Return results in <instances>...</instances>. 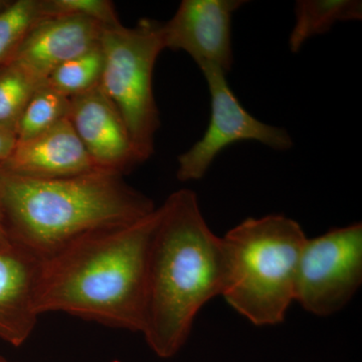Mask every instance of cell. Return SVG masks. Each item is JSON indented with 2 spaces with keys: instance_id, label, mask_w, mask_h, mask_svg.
Segmentation results:
<instances>
[{
  "instance_id": "16",
  "label": "cell",
  "mask_w": 362,
  "mask_h": 362,
  "mask_svg": "<svg viewBox=\"0 0 362 362\" xmlns=\"http://www.w3.org/2000/svg\"><path fill=\"white\" fill-rule=\"evenodd\" d=\"M103 66V52L99 44L58 66L45 83L66 97L78 96L99 86Z\"/></svg>"
},
{
  "instance_id": "2",
  "label": "cell",
  "mask_w": 362,
  "mask_h": 362,
  "mask_svg": "<svg viewBox=\"0 0 362 362\" xmlns=\"http://www.w3.org/2000/svg\"><path fill=\"white\" fill-rule=\"evenodd\" d=\"M159 209L76 240L42 259L35 306L141 332L147 262Z\"/></svg>"
},
{
  "instance_id": "7",
  "label": "cell",
  "mask_w": 362,
  "mask_h": 362,
  "mask_svg": "<svg viewBox=\"0 0 362 362\" xmlns=\"http://www.w3.org/2000/svg\"><path fill=\"white\" fill-rule=\"evenodd\" d=\"M202 71L211 95V119L201 139L177 157L178 180H201L216 156L233 143L256 141L276 151L292 148L287 130L262 122L242 106L223 71L206 66Z\"/></svg>"
},
{
  "instance_id": "18",
  "label": "cell",
  "mask_w": 362,
  "mask_h": 362,
  "mask_svg": "<svg viewBox=\"0 0 362 362\" xmlns=\"http://www.w3.org/2000/svg\"><path fill=\"white\" fill-rule=\"evenodd\" d=\"M45 18L78 16L96 21L103 28L122 25L110 0H42Z\"/></svg>"
},
{
  "instance_id": "14",
  "label": "cell",
  "mask_w": 362,
  "mask_h": 362,
  "mask_svg": "<svg viewBox=\"0 0 362 362\" xmlns=\"http://www.w3.org/2000/svg\"><path fill=\"white\" fill-rule=\"evenodd\" d=\"M71 98L47 83L40 85L26 104L16 128L18 141L26 140L51 129L68 119Z\"/></svg>"
},
{
  "instance_id": "19",
  "label": "cell",
  "mask_w": 362,
  "mask_h": 362,
  "mask_svg": "<svg viewBox=\"0 0 362 362\" xmlns=\"http://www.w3.org/2000/svg\"><path fill=\"white\" fill-rule=\"evenodd\" d=\"M16 142L18 138L14 131L0 127V163L8 158L16 147Z\"/></svg>"
},
{
  "instance_id": "5",
  "label": "cell",
  "mask_w": 362,
  "mask_h": 362,
  "mask_svg": "<svg viewBox=\"0 0 362 362\" xmlns=\"http://www.w3.org/2000/svg\"><path fill=\"white\" fill-rule=\"evenodd\" d=\"M163 23L142 18L132 28H104L99 88L122 117L140 164L154 152L160 117L153 93L157 59L165 49Z\"/></svg>"
},
{
  "instance_id": "21",
  "label": "cell",
  "mask_w": 362,
  "mask_h": 362,
  "mask_svg": "<svg viewBox=\"0 0 362 362\" xmlns=\"http://www.w3.org/2000/svg\"><path fill=\"white\" fill-rule=\"evenodd\" d=\"M8 4V0H0V11Z\"/></svg>"
},
{
  "instance_id": "3",
  "label": "cell",
  "mask_w": 362,
  "mask_h": 362,
  "mask_svg": "<svg viewBox=\"0 0 362 362\" xmlns=\"http://www.w3.org/2000/svg\"><path fill=\"white\" fill-rule=\"evenodd\" d=\"M0 209L11 240L45 259L90 233L142 220L156 206L115 173L35 180L0 168Z\"/></svg>"
},
{
  "instance_id": "1",
  "label": "cell",
  "mask_w": 362,
  "mask_h": 362,
  "mask_svg": "<svg viewBox=\"0 0 362 362\" xmlns=\"http://www.w3.org/2000/svg\"><path fill=\"white\" fill-rule=\"evenodd\" d=\"M158 209L140 333L168 359L185 346L202 307L223 294L226 258L223 238L207 225L192 190L173 192Z\"/></svg>"
},
{
  "instance_id": "22",
  "label": "cell",
  "mask_w": 362,
  "mask_h": 362,
  "mask_svg": "<svg viewBox=\"0 0 362 362\" xmlns=\"http://www.w3.org/2000/svg\"><path fill=\"white\" fill-rule=\"evenodd\" d=\"M0 362H14V361H9V359H7L6 357H4V356H1V354H0Z\"/></svg>"
},
{
  "instance_id": "10",
  "label": "cell",
  "mask_w": 362,
  "mask_h": 362,
  "mask_svg": "<svg viewBox=\"0 0 362 362\" xmlns=\"http://www.w3.org/2000/svg\"><path fill=\"white\" fill-rule=\"evenodd\" d=\"M42 259L16 243L0 245V340L11 346L25 344L37 326Z\"/></svg>"
},
{
  "instance_id": "20",
  "label": "cell",
  "mask_w": 362,
  "mask_h": 362,
  "mask_svg": "<svg viewBox=\"0 0 362 362\" xmlns=\"http://www.w3.org/2000/svg\"><path fill=\"white\" fill-rule=\"evenodd\" d=\"M13 242L9 237L8 230H7L6 221H4V214L0 209V245L8 244Z\"/></svg>"
},
{
  "instance_id": "15",
  "label": "cell",
  "mask_w": 362,
  "mask_h": 362,
  "mask_svg": "<svg viewBox=\"0 0 362 362\" xmlns=\"http://www.w3.org/2000/svg\"><path fill=\"white\" fill-rule=\"evenodd\" d=\"M44 18L42 0L8 1L0 11V66L13 59L30 30Z\"/></svg>"
},
{
  "instance_id": "12",
  "label": "cell",
  "mask_w": 362,
  "mask_h": 362,
  "mask_svg": "<svg viewBox=\"0 0 362 362\" xmlns=\"http://www.w3.org/2000/svg\"><path fill=\"white\" fill-rule=\"evenodd\" d=\"M0 168L35 180L74 177L99 171L69 119L39 135L16 142Z\"/></svg>"
},
{
  "instance_id": "9",
  "label": "cell",
  "mask_w": 362,
  "mask_h": 362,
  "mask_svg": "<svg viewBox=\"0 0 362 362\" xmlns=\"http://www.w3.org/2000/svg\"><path fill=\"white\" fill-rule=\"evenodd\" d=\"M68 119L97 170L123 175L140 164L122 117L99 86L71 98Z\"/></svg>"
},
{
  "instance_id": "4",
  "label": "cell",
  "mask_w": 362,
  "mask_h": 362,
  "mask_svg": "<svg viewBox=\"0 0 362 362\" xmlns=\"http://www.w3.org/2000/svg\"><path fill=\"white\" fill-rule=\"evenodd\" d=\"M306 239L301 226L283 214L240 221L223 237L226 274L221 297L252 325L283 322L295 302Z\"/></svg>"
},
{
  "instance_id": "6",
  "label": "cell",
  "mask_w": 362,
  "mask_h": 362,
  "mask_svg": "<svg viewBox=\"0 0 362 362\" xmlns=\"http://www.w3.org/2000/svg\"><path fill=\"white\" fill-rule=\"evenodd\" d=\"M362 283V223L333 228L305 240L298 265L297 302L327 317L342 310Z\"/></svg>"
},
{
  "instance_id": "8",
  "label": "cell",
  "mask_w": 362,
  "mask_h": 362,
  "mask_svg": "<svg viewBox=\"0 0 362 362\" xmlns=\"http://www.w3.org/2000/svg\"><path fill=\"white\" fill-rule=\"evenodd\" d=\"M245 0H183L162 25L165 49L182 51L199 69L214 66L226 75L232 69V18Z\"/></svg>"
},
{
  "instance_id": "17",
  "label": "cell",
  "mask_w": 362,
  "mask_h": 362,
  "mask_svg": "<svg viewBox=\"0 0 362 362\" xmlns=\"http://www.w3.org/2000/svg\"><path fill=\"white\" fill-rule=\"evenodd\" d=\"M42 84L13 62L0 66V127L16 132L26 104Z\"/></svg>"
},
{
  "instance_id": "13",
  "label": "cell",
  "mask_w": 362,
  "mask_h": 362,
  "mask_svg": "<svg viewBox=\"0 0 362 362\" xmlns=\"http://www.w3.org/2000/svg\"><path fill=\"white\" fill-rule=\"evenodd\" d=\"M295 23L289 47L296 54L305 42L329 32L338 23L361 21L362 2L358 0H299L295 4Z\"/></svg>"
},
{
  "instance_id": "11",
  "label": "cell",
  "mask_w": 362,
  "mask_h": 362,
  "mask_svg": "<svg viewBox=\"0 0 362 362\" xmlns=\"http://www.w3.org/2000/svg\"><path fill=\"white\" fill-rule=\"evenodd\" d=\"M103 28L78 16L45 18L30 30L11 62L45 83L58 66L97 47Z\"/></svg>"
}]
</instances>
